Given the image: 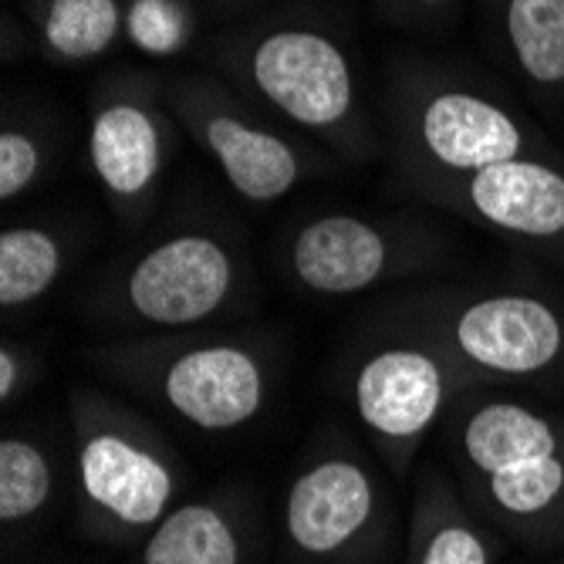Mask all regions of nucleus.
<instances>
[{
  "label": "nucleus",
  "mask_w": 564,
  "mask_h": 564,
  "mask_svg": "<svg viewBox=\"0 0 564 564\" xmlns=\"http://www.w3.org/2000/svg\"><path fill=\"white\" fill-rule=\"evenodd\" d=\"M503 538L477 514L456 477L423 467L413 487L402 564H497Z\"/></svg>",
  "instance_id": "obj_14"
},
{
  "label": "nucleus",
  "mask_w": 564,
  "mask_h": 564,
  "mask_svg": "<svg viewBox=\"0 0 564 564\" xmlns=\"http://www.w3.org/2000/svg\"><path fill=\"white\" fill-rule=\"evenodd\" d=\"M41 55L55 65H88L109 55L126 31L122 0H34Z\"/></svg>",
  "instance_id": "obj_17"
},
{
  "label": "nucleus",
  "mask_w": 564,
  "mask_h": 564,
  "mask_svg": "<svg viewBox=\"0 0 564 564\" xmlns=\"http://www.w3.org/2000/svg\"><path fill=\"white\" fill-rule=\"evenodd\" d=\"M389 126L395 160L413 186L561 152L503 98L453 78L413 75V82L392 88Z\"/></svg>",
  "instance_id": "obj_5"
},
{
  "label": "nucleus",
  "mask_w": 564,
  "mask_h": 564,
  "mask_svg": "<svg viewBox=\"0 0 564 564\" xmlns=\"http://www.w3.org/2000/svg\"><path fill=\"white\" fill-rule=\"evenodd\" d=\"M243 288V261L220 234L176 230L126 268L112 291V315L166 335L189 332L227 315Z\"/></svg>",
  "instance_id": "obj_8"
},
{
  "label": "nucleus",
  "mask_w": 564,
  "mask_h": 564,
  "mask_svg": "<svg viewBox=\"0 0 564 564\" xmlns=\"http://www.w3.org/2000/svg\"><path fill=\"white\" fill-rule=\"evenodd\" d=\"M44 142L24 129L8 122L0 132V199H21L44 176Z\"/></svg>",
  "instance_id": "obj_21"
},
{
  "label": "nucleus",
  "mask_w": 564,
  "mask_h": 564,
  "mask_svg": "<svg viewBox=\"0 0 564 564\" xmlns=\"http://www.w3.org/2000/svg\"><path fill=\"white\" fill-rule=\"evenodd\" d=\"M176 142V119L145 75L112 78L91 98L88 166L126 224H139L156 203Z\"/></svg>",
  "instance_id": "obj_10"
},
{
  "label": "nucleus",
  "mask_w": 564,
  "mask_h": 564,
  "mask_svg": "<svg viewBox=\"0 0 564 564\" xmlns=\"http://www.w3.org/2000/svg\"><path fill=\"white\" fill-rule=\"evenodd\" d=\"M284 541L307 564H355L386 531V494L348 443L315 449L284 494Z\"/></svg>",
  "instance_id": "obj_11"
},
{
  "label": "nucleus",
  "mask_w": 564,
  "mask_h": 564,
  "mask_svg": "<svg viewBox=\"0 0 564 564\" xmlns=\"http://www.w3.org/2000/svg\"><path fill=\"white\" fill-rule=\"evenodd\" d=\"M453 477L477 514L521 547L564 544V413L477 386L443 420Z\"/></svg>",
  "instance_id": "obj_1"
},
{
  "label": "nucleus",
  "mask_w": 564,
  "mask_h": 564,
  "mask_svg": "<svg viewBox=\"0 0 564 564\" xmlns=\"http://www.w3.org/2000/svg\"><path fill=\"white\" fill-rule=\"evenodd\" d=\"M510 65L541 101H564V0H500Z\"/></svg>",
  "instance_id": "obj_16"
},
{
  "label": "nucleus",
  "mask_w": 564,
  "mask_h": 564,
  "mask_svg": "<svg viewBox=\"0 0 564 564\" xmlns=\"http://www.w3.org/2000/svg\"><path fill=\"white\" fill-rule=\"evenodd\" d=\"M227 72L288 126L312 132L351 160H366L379 139L366 116L355 65L328 31L281 21L230 37L220 51Z\"/></svg>",
  "instance_id": "obj_3"
},
{
  "label": "nucleus",
  "mask_w": 564,
  "mask_h": 564,
  "mask_svg": "<svg viewBox=\"0 0 564 564\" xmlns=\"http://www.w3.org/2000/svg\"><path fill=\"white\" fill-rule=\"evenodd\" d=\"M402 322L474 386L538 382L564 369V301L538 288L443 291L405 307Z\"/></svg>",
  "instance_id": "obj_6"
},
{
  "label": "nucleus",
  "mask_w": 564,
  "mask_h": 564,
  "mask_svg": "<svg viewBox=\"0 0 564 564\" xmlns=\"http://www.w3.org/2000/svg\"><path fill=\"white\" fill-rule=\"evenodd\" d=\"M37 376H41V358L34 355V348L4 338V345H0V402L14 405L21 395H28Z\"/></svg>",
  "instance_id": "obj_22"
},
{
  "label": "nucleus",
  "mask_w": 564,
  "mask_h": 564,
  "mask_svg": "<svg viewBox=\"0 0 564 564\" xmlns=\"http://www.w3.org/2000/svg\"><path fill=\"white\" fill-rule=\"evenodd\" d=\"M126 34L145 55L166 58L189 44L193 14L186 0H132L126 14Z\"/></svg>",
  "instance_id": "obj_20"
},
{
  "label": "nucleus",
  "mask_w": 564,
  "mask_h": 564,
  "mask_svg": "<svg viewBox=\"0 0 564 564\" xmlns=\"http://www.w3.org/2000/svg\"><path fill=\"white\" fill-rule=\"evenodd\" d=\"M72 264L62 234L41 224H14L0 234V304L28 307L58 288Z\"/></svg>",
  "instance_id": "obj_18"
},
{
  "label": "nucleus",
  "mask_w": 564,
  "mask_h": 564,
  "mask_svg": "<svg viewBox=\"0 0 564 564\" xmlns=\"http://www.w3.org/2000/svg\"><path fill=\"white\" fill-rule=\"evenodd\" d=\"M382 4L402 11V14H420V18H433V14H449L456 11L464 0H382Z\"/></svg>",
  "instance_id": "obj_23"
},
{
  "label": "nucleus",
  "mask_w": 564,
  "mask_h": 564,
  "mask_svg": "<svg viewBox=\"0 0 564 564\" xmlns=\"http://www.w3.org/2000/svg\"><path fill=\"white\" fill-rule=\"evenodd\" d=\"M58 474L31 436L0 440V521L8 528L34 521L55 500Z\"/></svg>",
  "instance_id": "obj_19"
},
{
  "label": "nucleus",
  "mask_w": 564,
  "mask_h": 564,
  "mask_svg": "<svg viewBox=\"0 0 564 564\" xmlns=\"http://www.w3.org/2000/svg\"><path fill=\"white\" fill-rule=\"evenodd\" d=\"M166 106L176 126L207 152L227 186L247 203L271 207L294 193L312 170L301 142L253 116L217 78H176L166 91Z\"/></svg>",
  "instance_id": "obj_9"
},
{
  "label": "nucleus",
  "mask_w": 564,
  "mask_h": 564,
  "mask_svg": "<svg viewBox=\"0 0 564 564\" xmlns=\"http://www.w3.org/2000/svg\"><path fill=\"white\" fill-rule=\"evenodd\" d=\"M470 389H477L474 379L440 345L405 328L402 338L366 351L351 376V405L386 467L405 477L426 436Z\"/></svg>",
  "instance_id": "obj_7"
},
{
  "label": "nucleus",
  "mask_w": 564,
  "mask_h": 564,
  "mask_svg": "<svg viewBox=\"0 0 564 564\" xmlns=\"http://www.w3.org/2000/svg\"><path fill=\"white\" fill-rule=\"evenodd\" d=\"M416 193L477 227L564 261V152L507 160L459 180L420 183Z\"/></svg>",
  "instance_id": "obj_13"
},
{
  "label": "nucleus",
  "mask_w": 564,
  "mask_h": 564,
  "mask_svg": "<svg viewBox=\"0 0 564 564\" xmlns=\"http://www.w3.org/2000/svg\"><path fill=\"white\" fill-rule=\"evenodd\" d=\"M98 369L207 436L250 426L274 392V362L240 335L170 332L122 341L98 351Z\"/></svg>",
  "instance_id": "obj_4"
},
{
  "label": "nucleus",
  "mask_w": 564,
  "mask_h": 564,
  "mask_svg": "<svg viewBox=\"0 0 564 564\" xmlns=\"http://www.w3.org/2000/svg\"><path fill=\"white\" fill-rule=\"evenodd\" d=\"M554 564H564V561H554Z\"/></svg>",
  "instance_id": "obj_24"
},
{
  "label": "nucleus",
  "mask_w": 564,
  "mask_h": 564,
  "mask_svg": "<svg viewBox=\"0 0 564 564\" xmlns=\"http://www.w3.org/2000/svg\"><path fill=\"white\" fill-rule=\"evenodd\" d=\"M75 436L78 524L91 541L142 544L180 503L183 464L139 413L91 386L68 392Z\"/></svg>",
  "instance_id": "obj_2"
},
{
  "label": "nucleus",
  "mask_w": 564,
  "mask_h": 564,
  "mask_svg": "<svg viewBox=\"0 0 564 564\" xmlns=\"http://www.w3.org/2000/svg\"><path fill=\"white\" fill-rule=\"evenodd\" d=\"M430 261L426 240L405 227L362 214H318L304 220L284 250L291 281L315 297H355L405 278Z\"/></svg>",
  "instance_id": "obj_12"
},
{
  "label": "nucleus",
  "mask_w": 564,
  "mask_h": 564,
  "mask_svg": "<svg viewBox=\"0 0 564 564\" xmlns=\"http://www.w3.org/2000/svg\"><path fill=\"white\" fill-rule=\"evenodd\" d=\"M250 524L227 497L180 500L139 544L135 564H247Z\"/></svg>",
  "instance_id": "obj_15"
}]
</instances>
